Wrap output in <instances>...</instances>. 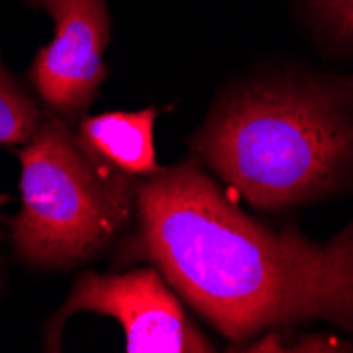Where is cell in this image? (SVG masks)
Instances as JSON below:
<instances>
[{"instance_id": "obj_3", "label": "cell", "mask_w": 353, "mask_h": 353, "mask_svg": "<svg viewBox=\"0 0 353 353\" xmlns=\"http://www.w3.org/2000/svg\"><path fill=\"white\" fill-rule=\"evenodd\" d=\"M17 157L21 212L13 220V243L28 265L85 263L132 220L138 182L91 159L57 117H45Z\"/></svg>"}, {"instance_id": "obj_7", "label": "cell", "mask_w": 353, "mask_h": 353, "mask_svg": "<svg viewBox=\"0 0 353 353\" xmlns=\"http://www.w3.org/2000/svg\"><path fill=\"white\" fill-rule=\"evenodd\" d=\"M37 102L15 83L0 61V144L23 146L43 123Z\"/></svg>"}, {"instance_id": "obj_2", "label": "cell", "mask_w": 353, "mask_h": 353, "mask_svg": "<svg viewBox=\"0 0 353 353\" xmlns=\"http://www.w3.org/2000/svg\"><path fill=\"white\" fill-rule=\"evenodd\" d=\"M192 148L261 210L334 195L353 184V77L243 83L218 102Z\"/></svg>"}, {"instance_id": "obj_1", "label": "cell", "mask_w": 353, "mask_h": 353, "mask_svg": "<svg viewBox=\"0 0 353 353\" xmlns=\"http://www.w3.org/2000/svg\"><path fill=\"white\" fill-rule=\"evenodd\" d=\"M132 259L157 267L233 343L313 319L353 332V222L317 243L250 218L199 161L138 184Z\"/></svg>"}, {"instance_id": "obj_6", "label": "cell", "mask_w": 353, "mask_h": 353, "mask_svg": "<svg viewBox=\"0 0 353 353\" xmlns=\"http://www.w3.org/2000/svg\"><path fill=\"white\" fill-rule=\"evenodd\" d=\"M154 108L87 117L77 140L91 159L127 178L152 176L161 170L154 152Z\"/></svg>"}, {"instance_id": "obj_8", "label": "cell", "mask_w": 353, "mask_h": 353, "mask_svg": "<svg viewBox=\"0 0 353 353\" xmlns=\"http://www.w3.org/2000/svg\"><path fill=\"white\" fill-rule=\"evenodd\" d=\"M309 7L332 43L353 49V0H309Z\"/></svg>"}, {"instance_id": "obj_4", "label": "cell", "mask_w": 353, "mask_h": 353, "mask_svg": "<svg viewBox=\"0 0 353 353\" xmlns=\"http://www.w3.org/2000/svg\"><path fill=\"white\" fill-rule=\"evenodd\" d=\"M89 311L114 317L127 336V351L205 353L214 345L190 324L182 305L154 269L130 273H85L77 279L68 301L57 311L47 330V347L57 349L63 322Z\"/></svg>"}, {"instance_id": "obj_5", "label": "cell", "mask_w": 353, "mask_h": 353, "mask_svg": "<svg viewBox=\"0 0 353 353\" xmlns=\"http://www.w3.org/2000/svg\"><path fill=\"white\" fill-rule=\"evenodd\" d=\"M55 23L53 41L39 51L30 79L57 117H77L106 79L104 51L110 19L104 0H28Z\"/></svg>"}, {"instance_id": "obj_9", "label": "cell", "mask_w": 353, "mask_h": 353, "mask_svg": "<svg viewBox=\"0 0 353 353\" xmlns=\"http://www.w3.org/2000/svg\"><path fill=\"white\" fill-rule=\"evenodd\" d=\"M9 201V195H0V205H5Z\"/></svg>"}]
</instances>
